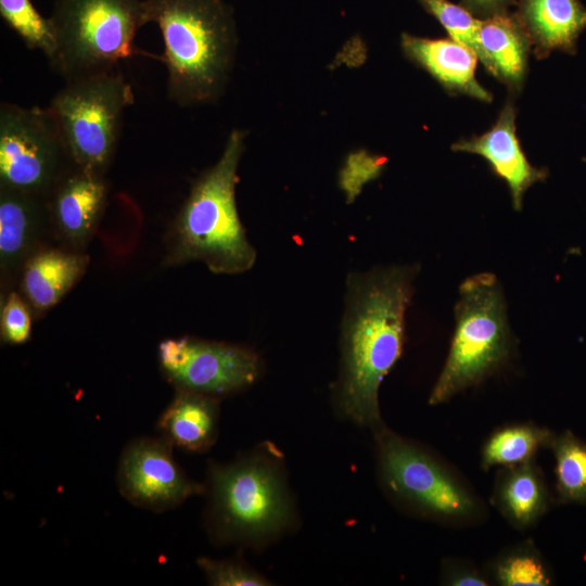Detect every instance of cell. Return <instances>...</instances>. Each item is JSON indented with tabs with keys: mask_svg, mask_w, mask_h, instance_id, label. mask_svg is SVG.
<instances>
[{
	"mask_svg": "<svg viewBox=\"0 0 586 586\" xmlns=\"http://www.w3.org/2000/svg\"><path fill=\"white\" fill-rule=\"evenodd\" d=\"M451 150L484 157L493 173L507 183L512 206L518 212L522 209L527 189L547 178V170L534 167L521 148L515 132V110L511 102L505 104L489 130L459 140L451 145Z\"/></svg>",
	"mask_w": 586,
	"mask_h": 586,
	"instance_id": "cell-12",
	"label": "cell"
},
{
	"mask_svg": "<svg viewBox=\"0 0 586 586\" xmlns=\"http://www.w3.org/2000/svg\"><path fill=\"white\" fill-rule=\"evenodd\" d=\"M495 581L502 586H545L550 574L533 547L518 548L500 558L494 569Z\"/></svg>",
	"mask_w": 586,
	"mask_h": 586,
	"instance_id": "cell-24",
	"label": "cell"
},
{
	"mask_svg": "<svg viewBox=\"0 0 586 586\" xmlns=\"http://www.w3.org/2000/svg\"><path fill=\"white\" fill-rule=\"evenodd\" d=\"M56 51L50 64L66 81L115 71L148 23L144 0H55Z\"/></svg>",
	"mask_w": 586,
	"mask_h": 586,
	"instance_id": "cell-5",
	"label": "cell"
},
{
	"mask_svg": "<svg viewBox=\"0 0 586 586\" xmlns=\"http://www.w3.org/2000/svg\"><path fill=\"white\" fill-rule=\"evenodd\" d=\"M552 433L535 424H513L492 434L482 450V467H512L532 461L536 451L551 445Z\"/></svg>",
	"mask_w": 586,
	"mask_h": 586,
	"instance_id": "cell-21",
	"label": "cell"
},
{
	"mask_svg": "<svg viewBox=\"0 0 586 586\" xmlns=\"http://www.w3.org/2000/svg\"><path fill=\"white\" fill-rule=\"evenodd\" d=\"M495 499L501 513L519 528L536 522L548 506L547 489L532 461L507 467L498 480Z\"/></svg>",
	"mask_w": 586,
	"mask_h": 586,
	"instance_id": "cell-20",
	"label": "cell"
},
{
	"mask_svg": "<svg viewBox=\"0 0 586 586\" xmlns=\"http://www.w3.org/2000/svg\"><path fill=\"white\" fill-rule=\"evenodd\" d=\"M133 99L130 85L116 69L66 81L55 93L48 109L75 167L103 174L117 146L123 114Z\"/></svg>",
	"mask_w": 586,
	"mask_h": 586,
	"instance_id": "cell-7",
	"label": "cell"
},
{
	"mask_svg": "<svg viewBox=\"0 0 586 586\" xmlns=\"http://www.w3.org/2000/svg\"><path fill=\"white\" fill-rule=\"evenodd\" d=\"M89 256L48 250L26 260L22 290L37 310L55 305L85 272Z\"/></svg>",
	"mask_w": 586,
	"mask_h": 586,
	"instance_id": "cell-19",
	"label": "cell"
},
{
	"mask_svg": "<svg viewBox=\"0 0 586 586\" xmlns=\"http://www.w3.org/2000/svg\"><path fill=\"white\" fill-rule=\"evenodd\" d=\"M455 321L447 359L429 398L431 405L445 403L483 381L511 356L507 306L495 275H473L460 284Z\"/></svg>",
	"mask_w": 586,
	"mask_h": 586,
	"instance_id": "cell-4",
	"label": "cell"
},
{
	"mask_svg": "<svg viewBox=\"0 0 586 586\" xmlns=\"http://www.w3.org/2000/svg\"><path fill=\"white\" fill-rule=\"evenodd\" d=\"M51 192L50 207L58 228L72 243H85L105 205L106 184L102 175L75 167L60 178Z\"/></svg>",
	"mask_w": 586,
	"mask_h": 586,
	"instance_id": "cell-14",
	"label": "cell"
},
{
	"mask_svg": "<svg viewBox=\"0 0 586 586\" xmlns=\"http://www.w3.org/2000/svg\"><path fill=\"white\" fill-rule=\"evenodd\" d=\"M515 2L518 0H461V5L474 17L484 20L508 13L509 7Z\"/></svg>",
	"mask_w": 586,
	"mask_h": 586,
	"instance_id": "cell-30",
	"label": "cell"
},
{
	"mask_svg": "<svg viewBox=\"0 0 586 586\" xmlns=\"http://www.w3.org/2000/svg\"><path fill=\"white\" fill-rule=\"evenodd\" d=\"M246 132L228 136L218 161L193 183L173 229L170 265L202 262L214 273L235 275L250 270L256 251L246 238L237 203L238 167Z\"/></svg>",
	"mask_w": 586,
	"mask_h": 586,
	"instance_id": "cell-3",
	"label": "cell"
},
{
	"mask_svg": "<svg viewBox=\"0 0 586 586\" xmlns=\"http://www.w3.org/2000/svg\"><path fill=\"white\" fill-rule=\"evenodd\" d=\"M209 525L222 542H257L281 531L291 510L272 461L251 456L209 469Z\"/></svg>",
	"mask_w": 586,
	"mask_h": 586,
	"instance_id": "cell-6",
	"label": "cell"
},
{
	"mask_svg": "<svg viewBox=\"0 0 586 586\" xmlns=\"http://www.w3.org/2000/svg\"><path fill=\"white\" fill-rule=\"evenodd\" d=\"M386 158L360 151L351 155L340 171V188L345 193L347 203L355 201L362 187L378 178Z\"/></svg>",
	"mask_w": 586,
	"mask_h": 586,
	"instance_id": "cell-26",
	"label": "cell"
},
{
	"mask_svg": "<svg viewBox=\"0 0 586 586\" xmlns=\"http://www.w3.org/2000/svg\"><path fill=\"white\" fill-rule=\"evenodd\" d=\"M218 402L216 397L177 390L161 415L157 429L170 445L188 451H204L217 435Z\"/></svg>",
	"mask_w": 586,
	"mask_h": 586,
	"instance_id": "cell-17",
	"label": "cell"
},
{
	"mask_svg": "<svg viewBox=\"0 0 586 586\" xmlns=\"http://www.w3.org/2000/svg\"><path fill=\"white\" fill-rule=\"evenodd\" d=\"M479 60L489 74L519 91L527 69L532 41L515 14H498L480 20Z\"/></svg>",
	"mask_w": 586,
	"mask_h": 586,
	"instance_id": "cell-15",
	"label": "cell"
},
{
	"mask_svg": "<svg viewBox=\"0 0 586 586\" xmlns=\"http://www.w3.org/2000/svg\"><path fill=\"white\" fill-rule=\"evenodd\" d=\"M170 445L162 436L140 437L123 451L117 470L122 495L138 507L165 511L203 491L176 463Z\"/></svg>",
	"mask_w": 586,
	"mask_h": 586,
	"instance_id": "cell-11",
	"label": "cell"
},
{
	"mask_svg": "<svg viewBox=\"0 0 586 586\" xmlns=\"http://www.w3.org/2000/svg\"><path fill=\"white\" fill-rule=\"evenodd\" d=\"M405 55L428 72L447 91L462 93L483 102L492 94L475 78L477 55L473 49L449 37L432 39L404 33L400 39Z\"/></svg>",
	"mask_w": 586,
	"mask_h": 586,
	"instance_id": "cell-13",
	"label": "cell"
},
{
	"mask_svg": "<svg viewBox=\"0 0 586 586\" xmlns=\"http://www.w3.org/2000/svg\"><path fill=\"white\" fill-rule=\"evenodd\" d=\"M538 58L559 50L574 53L586 29V8L581 0H518L515 13Z\"/></svg>",
	"mask_w": 586,
	"mask_h": 586,
	"instance_id": "cell-16",
	"label": "cell"
},
{
	"mask_svg": "<svg viewBox=\"0 0 586 586\" xmlns=\"http://www.w3.org/2000/svg\"><path fill=\"white\" fill-rule=\"evenodd\" d=\"M1 339L8 344H22L30 336L31 318L23 300L12 292L5 298L0 317Z\"/></svg>",
	"mask_w": 586,
	"mask_h": 586,
	"instance_id": "cell-28",
	"label": "cell"
},
{
	"mask_svg": "<svg viewBox=\"0 0 586 586\" xmlns=\"http://www.w3.org/2000/svg\"><path fill=\"white\" fill-rule=\"evenodd\" d=\"M71 160L48 107L0 105V188L44 196Z\"/></svg>",
	"mask_w": 586,
	"mask_h": 586,
	"instance_id": "cell-8",
	"label": "cell"
},
{
	"mask_svg": "<svg viewBox=\"0 0 586 586\" xmlns=\"http://www.w3.org/2000/svg\"><path fill=\"white\" fill-rule=\"evenodd\" d=\"M375 434L383 480L397 497L442 519L477 512L474 497L429 454L381 425Z\"/></svg>",
	"mask_w": 586,
	"mask_h": 586,
	"instance_id": "cell-9",
	"label": "cell"
},
{
	"mask_svg": "<svg viewBox=\"0 0 586 586\" xmlns=\"http://www.w3.org/2000/svg\"><path fill=\"white\" fill-rule=\"evenodd\" d=\"M557 491L565 502L586 501V444L570 432L553 437Z\"/></svg>",
	"mask_w": 586,
	"mask_h": 586,
	"instance_id": "cell-23",
	"label": "cell"
},
{
	"mask_svg": "<svg viewBox=\"0 0 586 586\" xmlns=\"http://www.w3.org/2000/svg\"><path fill=\"white\" fill-rule=\"evenodd\" d=\"M199 566L214 586H264L269 585L262 575L234 560L217 561L200 558Z\"/></svg>",
	"mask_w": 586,
	"mask_h": 586,
	"instance_id": "cell-27",
	"label": "cell"
},
{
	"mask_svg": "<svg viewBox=\"0 0 586 586\" xmlns=\"http://www.w3.org/2000/svg\"><path fill=\"white\" fill-rule=\"evenodd\" d=\"M0 15L30 50H39L51 62L56 36L50 17H43L31 0H0Z\"/></svg>",
	"mask_w": 586,
	"mask_h": 586,
	"instance_id": "cell-22",
	"label": "cell"
},
{
	"mask_svg": "<svg viewBox=\"0 0 586 586\" xmlns=\"http://www.w3.org/2000/svg\"><path fill=\"white\" fill-rule=\"evenodd\" d=\"M443 581L453 586H484L487 579L474 568L467 564L449 563L444 568Z\"/></svg>",
	"mask_w": 586,
	"mask_h": 586,
	"instance_id": "cell-29",
	"label": "cell"
},
{
	"mask_svg": "<svg viewBox=\"0 0 586 586\" xmlns=\"http://www.w3.org/2000/svg\"><path fill=\"white\" fill-rule=\"evenodd\" d=\"M419 267H375L347 277L336 400L361 425L380 424L379 387L402 355Z\"/></svg>",
	"mask_w": 586,
	"mask_h": 586,
	"instance_id": "cell-1",
	"label": "cell"
},
{
	"mask_svg": "<svg viewBox=\"0 0 586 586\" xmlns=\"http://www.w3.org/2000/svg\"><path fill=\"white\" fill-rule=\"evenodd\" d=\"M158 359L177 390L216 398L250 386L260 371L259 358L250 348L192 337L162 341Z\"/></svg>",
	"mask_w": 586,
	"mask_h": 586,
	"instance_id": "cell-10",
	"label": "cell"
},
{
	"mask_svg": "<svg viewBox=\"0 0 586 586\" xmlns=\"http://www.w3.org/2000/svg\"><path fill=\"white\" fill-rule=\"evenodd\" d=\"M421 5L432 14L447 30L449 37L463 42L480 56L477 29L480 20L474 17L462 5L448 0H419Z\"/></svg>",
	"mask_w": 586,
	"mask_h": 586,
	"instance_id": "cell-25",
	"label": "cell"
},
{
	"mask_svg": "<svg viewBox=\"0 0 586 586\" xmlns=\"http://www.w3.org/2000/svg\"><path fill=\"white\" fill-rule=\"evenodd\" d=\"M43 218L42 196L0 188V265L15 271L33 247Z\"/></svg>",
	"mask_w": 586,
	"mask_h": 586,
	"instance_id": "cell-18",
	"label": "cell"
},
{
	"mask_svg": "<svg viewBox=\"0 0 586 586\" xmlns=\"http://www.w3.org/2000/svg\"><path fill=\"white\" fill-rule=\"evenodd\" d=\"M148 23L164 41L168 99L180 106L214 103L226 90L238 36L224 0H144Z\"/></svg>",
	"mask_w": 586,
	"mask_h": 586,
	"instance_id": "cell-2",
	"label": "cell"
}]
</instances>
